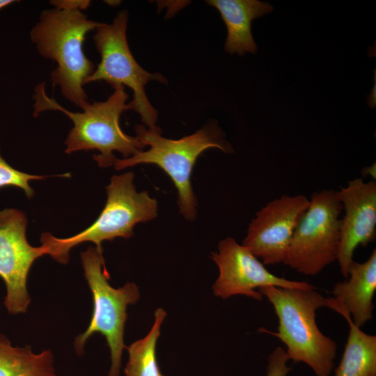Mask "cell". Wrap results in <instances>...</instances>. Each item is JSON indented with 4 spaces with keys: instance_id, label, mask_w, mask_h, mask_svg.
Segmentation results:
<instances>
[{
    "instance_id": "12",
    "label": "cell",
    "mask_w": 376,
    "mask_h": 376,
    "mask_svg": "<svg viewBox=\"0 0 376 376\" xmlns=\"http://www.w3.org/2000/svg\"><path fill=\"white\" fill-rule=\"evenodd\" d=\"M344 214L340 219V243L337 261L347 279L359 246H366L376 235V183L355 178L336 191Z\"/></svg>"
},
{
    "instance_id": "10",
    "label": "cell",
    "mask_w": 376,
    "mask_h": 376,
    "mask_svg": "<svg viewBox=\"0 0 376 376\" xmlns=\"http://www.w3.org/2000/svg\"><path fill=\"white\" fill-rule=\"evenodd\" d=\"M211 258L219 269L212 287L214 293L223 299L242 295L260 301L263 295L256 289L265 286L315 288L308 282L288 280L271 273L248 249L232 237L222 240L218 252L212 253Z\"/></svg>"
},
{
    "instance_id": "5",
    "label": "cell",
    "mask_w": 376,
    "mask_h": 376,
    "mask_svg": "<svg viewBox=\"0 0 376 376\" xmlns=\"http://www.w3.org/2000/svg\"><path fill=\"white\" fill-rule=\"evenodd\" d=\"M132 172L113 175L107 186V199L97 219L81 232L66 238H57L49 233L41 235L40 242L56 261L66 264L70 250L85 242H91L102 251L103 241L116 237L130 238L134 226L156 217L157 202L146 191L137 192Z\"/></svg>"
},
{
    "instance_id": "16",
    "label": "cell",
    "mask_w": 376,
    "mask_h": 376,
    "mask_svg": "<svg viewBox=\"0 0 376 376\" xmlns=\"http://www.w3.org/2000/svg\"><path fill=\"white\" fill-rule=\"evenodd\" d=\"M53 364L51 350L35 354L29 345L13 346L0 333V376H56Z\"/></svg>"
},
{
    "instance_id": "20",
    "label": "cell",
    "mask_w": 376,
    "mask_h": 376,
    "mask_svg": "<svg viewBox=\"0 0 376 376\" xmlns=\"http://www.w3.org/2000/svg\"><path fill=\"white\" fill-rule=\"evenodd\" d=\"M50 3L57 9L82 11L89 6L91 1L88 0H54L51 1Z\"/></svg>"
},
{
    "instance_id": "7",
    "label": "cell",
    "mask_w": 376,
    "mask_h": 376,
    "mask_svg": "<svg viewBox=\"0 0 376 376\" xmlns=\"http://www.w3.org/2000/svg\"><path fill=\"white\" fill-rule=\"evenodd\" d=\"M128 14L119 12L112 23H101L95 30L93 40L101 60L93 72L86 79L85 84L104 81L113 88L127 86L133 92L130 109L137 112L148 129L159 130L156 126L157 113L146 94L145 86L150 81L166 83L160 74H152L143 68L134 58L127 40Z\"/></svg>"
},
{
    "instance_id": "18",
    "label": "cell",
    "mask_w": 376,
    "mask_h": 376,
    "mask_svg": "<svg viewBox=\"0 0 376 376\" xmlns=\"http://www.w3.org/2000/svg\"><path fill=\"white\" fill-rule=\"evenodd\" d=\"M45 178L46 175H31L15 169L3 158L0 152V189L15 187L22 189L28 198H31L34 190L29 185V182Z\"/></svg>"
},
{
    "instance_id": "1",
    "label": "cell",
    "mask_w": 376,
    "mask_h": 376,
    "mask_svg": "<svg viewBox=\"0 0 376 376\" xmlns=\"http://www.w3.org/2000/svg\"><path fill=\"white\" fill-rule=\"evenodd\" d=\"M100 24L89 19L81 10L54 8L43 10L30 31L39 54L56 63L50 77L53 85L59 86L62 95L81 109L89 102L85 81L95 70L83 45L88 33Z\"/></svg>"
},
{
    "instance_id": "22",
    "label": "cell",
    "mask_w": 376,
    "mask_h": 376,
    "mask_svg": "<svg viewBox=\"0 0 376 376\" xmlns=\"http://www.w3.org/2000/svg\"><path fill=\"white\" fill-rule=\"evenodd\" d=\"M15 1L14 0H0V10Z\"/></svg>"
},
{
    "instance_id": "9",
    "label": "cell",
    "mask_w": 376,
    "mask_h": 376,
    "mask_svg": "<svg viewBox=\"0 0 376 376\" xmlns=\"http://www.w3.org/2000/svg\"><path fill=\"white\" fill-rule=\"evenodd\" d=\"M26 214L15 208L0 210V278L6 288L4 304L10 314L25 313L31 298L27 277L33 262L47 255L45 247L31 246L26 236Z\"/></svg>"
},
{
    "instance_id": "3",
    "label": "cell",
    "mask_w": 376,
    "mask_h": 376,
    "mask_svg": "<svg viewBox=\"0 0 376 376\" xmlns=\"http://www.w3.org/2000/svg\"><path fill=\"white\" fill-rule=\"evenodd\" d=\"M258 291L272 304L279 320L277 332H265L285 345L289 359L307 364L316 376H329L337 344L320 331L315 321L316 311L327 307L328 299L315 288L265 286Z\"/></svg>"
},
{
    "instance_id": "13",
    "label": "cell",
    "mask_w": 376,
    "mask_h": 376,
    "mask_svg": "<svg viewBox=\"0 0 376 376\" xmlns=\"http://www.w3.org/2000/svg\"><path fill=\"white\" fill-rule=\"evenodd\" d=\"M376 290V250L363 263L353 261L348 276L337 283L334 297L328 299L327 307L337 313H347L352 322L361 327L373 318V297Z\"/></svg>"
},
{
    "instance_id": "11",
    "label": "cell",
    "mask_w": 376,
    "mask_h": 376,
    "mask_svg": "<svg viewBox=\"0 0 376 376\" xmlns=\"http://www.w3.org/2000/svg\"><path fill=\"white\" fill-rule=\"evenodd\" d=\"M309 205L304 195H283L267 203L251 221L242 245L265 265L283 263L294 232Z\"/></svg>"
},
{
    "instance_id": "6",
    "label": "cell",
    "mask_w": 376,
    "mask_h": 376,
    "mask_svg": "<svg viewBox=\"0 0 376 376\" xmlns=\"http://www.w3.org/2000/svg\"><path fill=\"white\" fill-rule=\"evenodd\" d=\"M84 276L93 299V310L87 329L75 339L74 345L78 355L90 336L100 333L107 340L111 352V367L108 376H120L124 344V329L127 318V308L139 299L138 286L127 283L123 287L113 288L109 283V274L105 267L102 251L90 246L81 253Z\"/></svg>"
},
{
    "instance_id": "17",
    "label": "cell",
    "mask_w": 376,
    "mask_h": 376,
    "mask_svg": "<svg viewBox=\"0 0 376 376\" xmlns=\"http://www.w3.org/2000/svg\"><path fill=\"white\" fill-rule=\"evenodd\" d=\"M166 315V313L163 308H157L155 312L153 325L148 334L125 347L129 352L128 361L124 370L125 376L162 375L157 363L156 347Z\"/></svg>"
},
{
    "instance_id": "23",
    "label": "cell",
    "mask_w": 376,
    "mask_h": 376,
    "mask_svg": "<svg viewBox=\"0 0 376 376\" xmlns=\"http://www.w3.org/2000/svg\"><path fill=\"white\" fill-rule=\"evenodd\" d=\"M160 376H164L162 374Z\"/></svg>"
},
{
    "instance_id": "2",
    "label": "cell",
    "mask_w": 376,
    "mask_h": 376,
    "mask_svg": "<svg viewBox=\"0 0 376 376\" xmlns=\"http://www.w3.org/2000/svg\"><path fill=\"white\" fill-rule=\"evenodd\" d=\"M33 116L45 111H59L73 123L65 141V152L71 154L79 150L100 152L93 159L99 166L106 168L114 165L116 157L113 151L120 152L125 158L130 157L146 146L136 137L125 134L120 125V118L124 111L130 109L126 103L128 95L124 86L113 88V93L102 102H88L82 112H72L49 97L41 83L35 88Z\"/></svg>"
},
{
    "instance_id": "8",
    "label": "cell",
    "mask_w": 376,
    "mask_h": 376,
    "mask_svg": "<svg viewBox=\"0 0 376 376\" xmlns=\"http://www.w3.org/2000/svg\"><path fill=\"white\" fill-rule=\"evenodd\" d=\"M342 212L336 191L313 193L283 263L300 274L314 276L336 260Z\"/></svg>"
},
{
    "instance_id": "21",
    "label": "cell",
    "mask_w": 376,
    "mask_h": 376,
    "mask_svg": "<svg viewBox=\"0 0 376 376\" xmlns=\"http://www.w3.org/2000/svg\"><path fill=\"white\" fill-rule=\"evenodd\" d=\"M374 86L371 90V92L370 93V95H368V99H367V103L368 104V106L371 108H375V106H376V90H375V88H376V79H375V70H374Z\"/></svg>"
},
{
    "instance_id": "14",
    "label": "cell",
    "mask_w": 376,
    "mask_h": 376,
    "mask_svg": "<svg viewBox=\"0 0 376 376\" xmlns=\"http://www.w3.org/2000/svg\"><path fill=\"white\" fill-rule=\"evenodd\" d=\"M216 8L227 28L224 49L230 54H255L258 50L252 33L251 22L273 10L268 2L258 0H209Z\"/></svg>"
},
{
    "instance_id": "15",
    "label": "cell",
    "mask_w": 376,
    "mask_h": 376,
    "mask_svg": "<svg viewBox=\"0 0 376 376\" xmlns=\"http://www.w3.org/2000/svg\"><path fill=\"white\" fill-rule=\"evenodd\" d=\"M338 313L347 321L350 328L334 376H376V336L368 334L356 326L347 313Z\"/></svg>"
},
{
    "instance_id": "4",
    "label": "cell",
    "mask_w": 376,
    "mask_h": 376,
    "mask_svg": "<svg viewBox=\"0 0 376 376\" xmlns=\"http://www.w3.org/2000/svg\"><path fill=\"white\" fill-rule=\"evenodd\" d=\"M136 137L148 150L123 159H117L116 170L140 164H153L161 168L172 180L178 194L181 214L190 221L196 215V200L191 183V175L198 157L205 150L217 148L226 153L232 148L217 125H209L196 132L174 140L164 138L161 130H152L145 125L135 127Z\"/></svg>"
},
{
    "instance_id": "19",
    "label": "cell",
    "mask_w": 376,
    "mask_h": 376,
    "mask_svg": "<svg viewBox=\"0 0 376 376\" xmlns=\"http://www.w3.org/2000/svg\"><path fill=\"white\" fill-rule=\"evenodd\" d=\"M289 360L285 350L275 348L267 359L266 376H287L292 370L287 364Z\"/></svg>"
}]
</instances>
